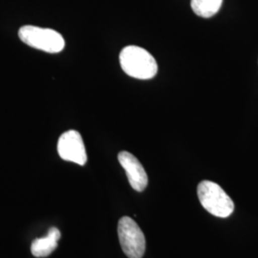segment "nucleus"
Returning <instances> with one entry per match:
<instances>
[{
  "mask_svg": "<svg viewBox=\"0 0 258 258\" xmlns=\"http://www.w3.org/2000/svg\"><path fill=\"white\" fill-rule=\"evenodd\" d=\"M121 69L125 74L139 80H149L156 76V59L148 51L139 46L124 47L120 54Z\"/></svg>",
  "mask_w": 258,
  "mask_h": 258,
  "instance_id": "1",
  "label": "nucleus"
},
{
  "mask_svg": "<svg viewBox=\"0 0 258 258\" xmlns=\"http://www.w3.org/2000/svg\"><path fill=\"white\" fill-rule=\"evenodd\" d=\"M197 194L204 209L216 217L227 218L234 210V204L231 197L214 182L208 180L200 182L197 187Z\"/></svg>",
  "mask_w": 258,
  "mask_h": 258,
  "instance_id": "2",
  "label": "nucleus"
},
{
  "mask_svg": "<svg viewBox=\"0 0 258 258\" xmlns=\"http://www.w3.org/2000/svg\"><path fill=\"white\" fill-rule=\"evenodd\" d=\"M19 37L28 46L55 54L63 50L64 38L55 30L25 25L19 29Z\"/></svg>",
  "mask_w": 258,
  "mask_h": 258,
  "instance_id": "3",
  "label": "nucleus"
},
{
  "mask_svg": "<svg viewBox=\"0 0 258 258\" xmlns=\"http://www.w3.org/2000/svg\"><path fill=\"white\" fill-rule=\"evenodd\" d=\"M120 247L128 258H142L146 250V238L138 224L124 216L118 223Z\"/></svg>",
  "mask_w": 258,
  "mask_h": 258,
  "instance_id": "4",
  "label": "nucleus"
},
{
  "mask_svg": "<svg viewBox=\"0 0 258 258\" xmlns=\"http://www.w3.org/2000/svg\"><path fill=\"white\" fill-rule=\"evenodd\" d=\"M57 152L59 157L68 162L84 166L87 162L86 150L81 134L76 130L64 132L57 143Z\"/></svg>",
  "mask_w": 258,
  "mask_h": 258,
  "instance_id": "5",
  "label": "nucleus"
},
{
  "mask_svg": "<svg viewBox=\"0 0 258 258\" xmlns=\"http://www.w3.org/2000/svg\"><path fill=\"white\" fill-rule=\"evenodd\" d=\"M118 160L125 170L129 184L133 189L140 192L146 189L148 184V174L138 159L127 151H120Z\"/></svg>",
  "mask_w": 258,
  "mask_h": 258,
  "instance_id": "6",
  "label": "nucleus"
},
{
  "mask_svg": "<svg viewBox=\"0 0 258 258\" xmlns=\"http://www.w3.org/2000/svg\"><path fill=\"white\" fill-rule=\"evenodd\" d=\"M60 231L56 228H51L45 237L37 238L32 242L31 251L36 257H46L57 247V241L60 239Z\"/></svg>",
  "mask_w": 258,
  "mask_h": 258,
  "instance_id": "7",
  "label": "nucleus"
},
{
  "mask_svg": "<svg viewBox=\"0 0 258 258\" xmlns=\"http://www.w3.org/2000/svg\"><path fill=\"white\" fill-rule=\"evenodd\" d=\"M223 0H191V9L198 17L210 19L221 9Z\"/></svg>",
  "mask_w": 258,
  "mask_h": 258,
  "instance_id": "8",
  "label": "nucleus"
}]
</instances>
